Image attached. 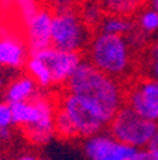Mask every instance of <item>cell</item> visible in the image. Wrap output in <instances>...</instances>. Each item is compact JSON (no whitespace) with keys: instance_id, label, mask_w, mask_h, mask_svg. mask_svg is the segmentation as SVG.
I'll return each mask as SVG.
<instances>
[{"instance_id":"obj_1","label":"cell","mask_w":158,"mask_h":160,"mask_svg":"<svg viewBox=\"0 0 158 160\" xmlns=\"http://www.w3.org/2000/svg\"><path fill=\"white\" fill-rule=\"evenodd\" d=\"M66 86L67 92L97 104L110 119L125 104V90L121 80L101 72L90 60H83L79 64Z\"/></svg>"},{"instance_id":"obj_2","label":"cell","mask_w":158,"mask_h":160,"mask_svg":"<svg viewBox=\"0 0 158 160\" xmlns=\"http://www.w3.org/2000/svg\"><path fill=\"white\" fill-rule=\"evenodd\" d=\"M10 104L13 112V124L23 129L30 143L44 146L57 136V104L49 96L39 92L33 99Z\"/></svg>"},{"instance_id":"obj_3","label":"cell","mask_w":158,"mask_h":160,"mask_svg":"<svg viewBox=\"0 0 158 160\" xmlns=\"http://www.w3.org/2000/svg\"><path fill=\"white\" fill-rule=\"evenodd\" d=\"M87 49L90 62L115 79H125L134 69V46L127 36L98 32Z\"/></svg>"},{"instance_id":"obj_4","label":"cell","mask_w":158,"mask_h":160,"mask_svg":"<svg viewBox=\"0 0 158 160\" xmlns=\"http://www.w3.org/2000/svg\"><path fill=\"white\" fill-rule=\"evenodd\" d=\"M57 104L71 119L77 130V134L81 139H86L89 136L108 129L111 119L97 104L91 103L86 97L66 92L60 96Z\"/></svg>"},{"instance_id":"obj_5","label":"cell","mask_w":158,"mask_h":160,"mask_svg":"<svg viewBox=\"0 0 158 160\" xmlns=\"http://www.w3.org/2000/svg\"><path fill=\"white\" fill-rule=\"evenodd\" d=\"M157 127L158 123L145 119L134 109L124 104L111 119L108 132L122 143L137 149H144L148 147Z\"/></svg>"},{"instance_id":"obj_6","label":"cell","mask_w":158,"mask_h":160,"mask_svg":"<svg viewBox=\"0 0 158 160\" xmlns=\"http://www.w3.org/2000/svg\"><path fill=\"white\" fill-rule=\"evenodd\" d=\"M90 26L73 9L57 10L53 17L51 46L69 52H81L89 47Z\"/></svg>"},{"instance_id":"obj_7","label":"cell","mask_w":158,"mask_h":160,"mask_svg":"<svg viewBox=\"0 0 158 160\" xmlns=\"http://www.w3.org/2000/svg\"><path fill=\"white\" fill-rule=\"evenodd\" d=\"M137 150L105 130L86 137L83 142V152L89 160H131Z\"/></svg>"},{"instance_id":"obj_8","label":"cell","mask_w":158,"mask_h":160,"mask_svg":"<svg viewBox=\"0 0 158 160\" xmlns=\"http://www.w3.org/2000/svg\"><path fill=\"white\" fill-rule=\"evenodd\" d=\"M125 104L142 117L158 123V80L147 76L132 82L125 90Z\"/></svg>"},{"instance_id":"obj_9","label":"cell","mask_w":158,"mask_h":160,"mask_svg":"<svg viewBox=\"0 0 158 160\" xmlns=\"http://www.w3.org/2000/svg\"><path fill=\"white\" fill-rule=\"evenodd\" d=\"M36 53L49 67L51 73L54 86H63L69 83L70 77L76 72L79 64L83 62V56L80 52H69L61 50L54 46L46 47L43 50L31 52Z\"/></svg>"},{"instance_id":"obj_10","label":"cell","mask_w":158,"mask_h":160,"mask_svg":"<svg viewBox=\"0 0 158 160\" xmlns=\"http://www.w3.org/2000/svg\"><path fill=\"white\" fill-rule=\"evenodd\" d=\"M54 14L46 7L40 10L24 24L26 27V42L30 53L43 50L51 46V30Z\"/></svg>"},{"instance_id":"obj_11","label":"cell","mask_w":158,"mask_h":160,"mask_svg":"<svg viewBox=\"0 0 158 160\" xmlns=\"http://www.w3.org/2000/svg\"><path fill=\"white\" fill-rule=\"evenodd\" d=\"M30 50L27 42L12 33L0 34V66L6 69L19 70L26 67Z\"/></svg>"},{"instance_id":"obj_12","label":"cell","mask_w":158,"mask_h":160,"mask_svg":"<svg viewBox=\"0 0 158 160\" xmlns=\"http://www.w3.org/2000/svg\"><path fill=\"white\" fill-rule=\"evenodd\" d=\"M39 84L36 80L27 74H20L19 77L13 79L6 87L4 99L9 103H17V102H26V100L33 99L39 93Z\"/></svg>"},{"instance_id":"obj_13","label":"cell","mask_w":158,"mask_h":160,"mask_svg":"<svg viewBox=\"0 0 158 160\" xmlns=\"http://www.w3.org/2000/svg\"><path fill=\"white\" fill-rule=\"evenodd\" d=\"M98 30L103 33L118 34V36H130L137 30V23L130 16L105 13L101 23L98 24Z\"/></svg>"},{"instance_id":"obj_14","label":"cell","mask_w":158,"mask_h":160,"mask_svg":"<svg viewBox=\"0 0 158 160\" xmlns=\"http://www.w3.org/2000/svg\"><path fill=\"white\" fill-rule=\"evenodd\" d=\"M26 70L27 73L36 80V83L39 84L40 89H49V87L54 86V82H53L49 67L36 53H30L26 63Z\"/></svg>"},{"instance_id":"obj_15","label":"cell","mask_w":158,"mask_h":160,"mask_svg":"<svg viewBox=\"0 0 158 160\" xmlns=\"http://www.w3.org/2000/svg\"><path fill=\"white\" fill-rule=\"evenodd\" d=\"M100 3L105 13L131 16L138 12L144 0H100Z\"/></svg>"},{"instance_id":"obj_16","label":"cell","mask_w":158,"mask_h":160,"mask_svg":"<svg viewBox=\"0 0 158 160\" xmlns=\"http://www.w3.org/2000/svg\"><path fill=\"white\" fill-rule=\"evenodd\" d=\"M137 29L144 34L158 33V10L154 9L152 6L142 9L138 13Z\"/></svg>"},{"instance_id":"obj_17","label":"cell","mask_w":158,"mask_h":160,"mask_svg":"<svg viewBox=\"0 0 158 160\" xmlns=\"http://www.w3.org/2000/svg\"><path fill=\"white\" fill-rule=\"evenodd\" d=\"M56 133L61 139H77V130L73 124L71 119L67 116V113L61 107L57 104V112H56Z\"/></svg>"},{"instance_id":"obj_18","label":"cell","mask_w":158,"mask_h":160,"mask_svg":"<svg viewBox=\"0 0 158 160\" xmlns=\"http://www.w3.org/2000/svg\"><path fill=\"white\" fill-rule=\"evenodd\" d=\"M104 9H103L101 3L96 2V0H89L83 4L81 14L83 20L89 24L90 27H98V24L101 23L103 17H104Z\"/></svg>"},{"instance_id":"obj_19","label":"cell","mask_w":158,"mask_h":160,"mask_svg":"<svg viewBox=\"0 0 158 160\" xmlns=\"http://www.w3.org/2000/svg\"><path fill=\"white\" fill-rule=\"evenodd\" d=\"M145 70L150 77L158 80V40L145 52Z\"/></svg>"},{"instance_id":"obj_20","label":"cell","mask_w":158,"mask_h":160,"mask_svg":"<svg viewBox=\"0 0 158 160\" xmlns=\"http://www.w3.org/2000/svg\"><path fill=\"white\" fill-rule=\"evenodd\" d=\"M16 4L17 10H19L20 17L23 19V23L26 24L34 14L40 10V6L37 3V0H13Z\"/></svg>"},{"instance_id":"obj_21","label":"cell","mask_w":158,"mask_h":160,"mask_svg":"<svg viewBox=\"0 0 158 160\" xmlns=\"http://www.w3.org/2000/svg\"><path fill=\"white\" fill-rule=\"evenodd\" d=\"M12 126H14L12 104L7 100L0 102V129L2 127H12Z\"/></svg>"},{"instance_id":"obj_22","label":"cell","mask_w":158,"mask_h":160,"mask_svg":"<svg viewBox=\"0 0 158 160\" xmlns=\"http://www.w3.org/2000/svg\"><path fill=\"white\" fill-rule=\"evenodd\" d=\"M131 160H155V154L148 147H144V149L137 150V153L134 154V157Z\"/></svg>"},{"instance_id":"obj_23","label":"cell","mask_w":158,"mask_h":160,"mask_svg":"<svg viewBox=\"0 0 158 160\" xmlns=\"http://www.w3.org/2000/svg\"><path fill=\"white\" fill-rule=\"evenodd\" d=\"M51 2L57 10L71 9V3H73V0H51Z\"/></svg>"},{"instance_id":"obj_24","label":"cell","mask_w":158,"mask_h":160,"mask_svg":"<svg viewBox=\"0 0 158 160\" xmlns=\"http://www.w3.org/2000/svg\"><path fill=\"white\" fill-rule=\"evenodd\" d=\"M12 129L10 127H2L0 129V142H9L12 139Z\"/></svg>"},{"instance_id":"obj_25","label":"cell","mask_w":158,"mask_h":160,"mask_svg":"<svg viewBox=\"0 0 158 160\" xmlns=\"http://www.w3.org/2000/svg\"><path fill=\"white\" fill-rule=\"evenodd\" d=\"M148 149L151 150L152 153L158 154V127H157V132H155V134H154V137H152V140L150 142Z\"/></svg>"},{"instance_id":"obj_26","label":"cell","mask_w":158,"mask_h":160,"mask_svg":"<svg viewBox=\"0 0 158 160\" xmlns=\"http://www.w3.org/2000/svg\"><path fill=\"white\" fill-rule=\"evenodd\" d=\"M14 160H39V159H36V157L31 156V154H22V156L16 157Z\"/></svg>"},{"instance_id":"obj_27","label":"cell","mask_w":158,"mask_h":160,"mask_svg":"<svg viewBox=\"0 0 158 160\" xmlns=\"http://www.w3.org/2000/svg\"><path fill=\"white\" fill-rule=\"evenodd\" d=\"M150 2V6H152L154 9L158 10V0H148Z\"/></svg>"},{"instance_id":"obj_28","label":"cell","mask_w":158,"mask_h":160,"mask_svg":"<svg viewBox=\"0 0 158 160\" xmlns=\"http://www.w3.org/2000/svg\"><path fill=\"white\" fill-rule=\"evenodd\" d=\"M3 84V77H2V74H0V86Z\"/></svg>"},{"instance_id":"obj_29","label":"cell","mask_w":158,"mask_h":160,"mask_svg":"<svg viewBox=\"0 0 158 160\" xmlns=\"http://www.w3.org/2000/svg\"><path fill=\"white\" fill-rule=\"evenodd\" d=\"M39 160H51V159H39Z\"/></svg>"}]
</instances>
